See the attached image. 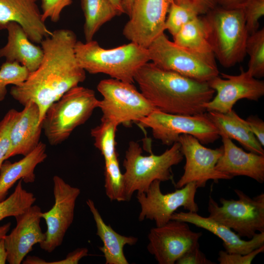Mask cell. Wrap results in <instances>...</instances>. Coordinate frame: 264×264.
<instances>
[{"mask_svg":"<svg viewBox=\"0 0 264 264\" xmlns=\"http://www.w3.org/2000/svg\"><path fill=\"white\" fill-rule=\"evenodd\" d=\"M134 80L149 102L161 111L176 114L205 113L203 105L215 91L207 82H199L147 63L136 73Z\"/></svg>","mask_w":264,"mask_h":264,"instance_id":"cell-2","label":"cell"},{"mask_svg":"<svg viewBox=\"0 0 264 264\" xmlns=\"http://www.w3.org/2000/svg\"><path fill=\"white\" fill-rule=\"evenodd\" d=\"M168 15L165 23V30H168L174 37L180 29L199 14L193 8L176 3L175 1L171 4Z\"/></svg>","mask_w":264,"mask_h":264,"instance_id":"cell-33","label":"cell"},{"mask_svg":"<svg viewBox=\"0 0 264 264\" xmlns=\"http://www.w3.org/2000/svg\"><path fill=\"white\" fill-rule=\"evenodd\" d=\"M205 14L202 18L215 58L226 68L243 61L249 34L242 8L216 7Z\"/></svg>","mask_w":264,"mask_h":264,"instance_id":"cell-4","label":"cell"},{"mask_svg":"<svg viewBox=\"0 0 264 264\" xmlns=\"http://www.w3.org/2000/svg\"><path fill=\"white\" fill-rule=\"evenodd\" d=\"M201 235V232L191 230L188 223L170 220L151 229L147 250L159 264H174L187 251L199 244Z\"/></svg>","mask_w":264,"mask_h":264,"instance_id":"cell-15","label":"cell"},{"mask_svg":"<svg viewBox=\"0 0 264 264\" xmlns=\"http://www.w3.org/2000/svg\"><path fill=\"white\" fill-rule=\"evenodd\" d=\"M42 213L39 206L33 205L15 217V227L3 237L9 264H20L35 244L45 239L40 226Z\"/></svg>","mask_w":264,"mask_h":264,"instance_id":"cell-17","label":"cell"},{"mask_svg":"<svg viewBox=\"0 0 264 264\" xmlns=\"http://www.w3.org/2000/svg\"><path fill=\"white\" fill-rule=\"evenodd\" d=\"M38 0H0V30L15 22L34 43L40 44L51 34L37 4Z\"/></svg>","mask_w":264,"mask_h":264,"instance_id":"cell-18","label":"cell"},{"mask_svg":"<svg viewBox=\"0 0 264 264\" xmlns=\"http://www.w3.org/2000/svg\"><path fill=\"white\" fill-rule=\"evenodd\" d=\"M208 83L216 92L215 97L203 105L206 111L226 113L232 110L242 99L258 101L264 95V82L254 77L247 70L241 68L240 74L221 73Z\"/></svg>","mask_w":264,"mask_h":264,"instance_id":"cell-16","label":"cell"},{"mask_svg":"<svg viewBox=\"0 0 264 264\" xmlns=\"http://www.w3.org/2000/svg\"><path fill=\"white\" fill-rule=\"evenodd\" d=\"M173 39L176 44L185 48L214 55L207 40L204 23L199 16L184 25L173 37Z\"/></svg>","mask_w":264,"mask_h":264,"instance_id":"cell-27","label":"cell"},{"mask_svg":"<svg viewBox=\"0 0 264 264\" xmlns=\"http://www.w3.org/2000/svg\"><path fill=\"white\" fill-rule=\"evenodd\" d=\"M137 124L151 129L154 137L171 146L181 134L191 135L201 144L212 143L220 138L217 129L207 113L196 115L168 113L155 110Z\"/></svg>","mask_w":264,"mask_h":264,"instance_id":"cell-10","label":"cell"},{"mask_svg":"<svg viewBox=\"0 0 264 264\" xmlns=\"http://www.w3.org/2000/svg\"><path fill=\"white\" fill-rule=\"evenodd\" d=\"M77 41L73 31L56 29L40 43L44 51L37 69L26 79L10 90L12 97L24 106L29 101L36 103L42 122L49 107L66 92L86 79V71L78 64L74 51Z\"/></svg>","mask_w":264,"mask_h":264,"instance_id":"cell-1","label":"cell"},{"mask_svg":"<svg viewBox=\"0 0 264 264\" xmlns=\"http://www.w3.org/2000/svg\"><path fill=\"white\" fill-rule=\"evenodd\" d=\"M18 111L10 110L0 121V169L10 147L9 133Z\"/></svg>","mask_w":264,"mask_h":264,"instance_id":"cell-35","label":"cell"},{"mask_svg":"<svg viewBox=\"0 0 264 264\" xmlns=\"http://www.w3.org/2000/svg\"><path fill=\"white\" fill-rule=\"evenodd\" d=\"M7 261V252L3 237L0 238V264H5Z\"/></svg>","mask_w":264,"mask_h":264,"instance_id":"cell-43","label":"cell"},{"mask_svg":"<svg viewBox=\"0 0 264 264\" xmlns=\"http://www.w3.org/2000/svg\"><path fill=\"white\" fill-rule=\"evenodd\" d=\"M222 155L216 169L229 175L245 176L263 183L264 181V155L246 152L235 145L232 139L221 137Z\"/></svg>","mask_w":264,"mask_h":264,"instance_id":"cell-21","label":"cell"},{"mask_svg":"<svg viewBox=\"0 0 264 264\" xmlns=\"http://www.w3.org/2000/svg\"><path fill=\"white\" fill-rule=\"evenodd\" d=\"M118 126L114 121L101 118L100 124L91 130V135L94 139V145L101 152L105 161L117 155L115 134Z\"/></svg>","mask_w":264,"mask_h":264,"instance_id":"cell-28","label":"cell"},{"mask_svg":"<svg viewBox=\"0 0 264 264\" xmlns=\"http://www.w3.org/2000/svg\"><path fill=\"white\" fill-rule=\"evenodd\" d=\"M41 1L42 14L45 22L50 19L53 22H58L62 11L72 3V0H38Z\"/></svg>","mask_w":264,"mask_h":264,"instance_id":"cell-36","label":"cell"},{"mask_svg":"<svg viewBox=\"0 0 264 264\" xmlns=\"http://www.w3.org/2000/svg\"><path fill=\"white\" fill-rule=\"evenodd\" d=\"M54 203L52 208L41 214L47 229L44 241L40 246L44 251L51 253L60 246L66 234L72 223L76 201L81 191L66 183L62 177L53 178Z\"/></svg>","mask_w":264,"mask_h":264,"instance_id":"cell-13","label":"cell"},{"mask_svg":"<svg viewBox=\"0 0 264 264\" xmlns=\"http://www.w3.org/2000/svg\"><path fill=\"white\" fill-rule=\"evenodd\" d=\"M248 0H216L221 7L225 8H242Z\"/></svg>","mask_w":264,"mask_h":264,"instance_id":"cell-42","label":"cell"},{"mask_svg":"<svg viewBox=\"0 0 264 264\" xmlns=\"http://www.w3.org/2000/svg\"><path fill=\"white\" fill-rule=\"evenodd\" d=\"M40 117L39 108L32 101L26 103L23 109L18 112L10 129V147L5 160L16 155L25 156L38 145L43 130Z\"/></svg>","mask_w":264,"mask_h":264,"instance_id":"cell-19","label":"cell"},{"mask_svg":"<svg viewBox=\"0 0 264 264\" xmlns=\"http://www.w3.org/2000/svg\"><path fill=\"white\" fill-rule=\"evenodd\" d=\"M242 8L250 35L259 29V20L264 15V0H248Z\"/></svg>","mask_w":264,"mask_h":264,"instance_id":"cell-34","label":"cell"},{"mask_svg":"<svg viewBox=\"0 0 264 264\" xmlns=\"http://www.w3.org/2000/svg\"><path fill=\"white\" fill-rule=\"evenodd\" d=\"M171 220L191 223L209 231L222 240L225 251L229 253L245 254L264 245V232L257 233L249 240H244L230 228L197 212H175Z\"/></svg>","mask_w":264,"mask_h":264,"instance_id":"cell-20","label":"cell"},{"mask_svg":"<svg viewBox=\"0 0 264 264\" xmlns=\"http://www.w3.org/2000/svg\"><path fill=\"white\" fill-rule=\"evenodd\" d=\"M176 264H214L208 259L205 255L200 250L198 244L187 251L180 257Z\"/></svg>","mask_w":264,"mask_h":264,"instance_id":"cell-38","label":"cell"},{"mask_svg":"<svg viewBox=\"0 0 264 264\" xmlns=\"http://www.w3.org/2000/svg\"><path fill=\"white\" fill-rule=\"evenodd\" d=\"M246 121L251 132L262 146H264V122L258 117L250 116Z\"/></svg>","mask_w":264,"mask_h":264,"instance_id":"cell-41","label":"cell"},{"mask_svg":"<svg viewBox=\"0 0 264 264\" xmlns=\"http://www.w3.org/2000/svg\"><path fill=\"white\" fill-rule=\"evenodd\" d=\"M99 100L94 90L77 86L51 104L42 121L43 130L49 143L55 146L67 139L98 108Z\"/></svg>","mask_w":264,"mask_h":264,"instance_id":"cell-6","label":"cell"},{"mask_svg":"<svg viewBox=\"0 0 264 264\" xmlns=\"http://www.w3.org/2000/svg\"><path fill=\"white\" fill-rule=\"evenodd\" d=\"M207 114L217 129L220 137L236 140L247 150L264 155L263 146L251 132L246 120L233 109L226 113L210 111Z\"/></svg>","mask_w":264,"mask_h":264,"instance_id":"cell-25","label":"cell"},{"mask_svg":"<svg viewBox=\"0 0 264 264\" xmlns=\"http://www.w3.org/2000/svg\"><path fill=\"white\" fill-rule=\"evenodd\" d=\"M11 225L10 222L0 226V238L4 237L8 232Z\"/></svg>","mask_w":264,"mask_h":264,"instance_id":"cell-46","label":"cell"},{"mask_svg":"<svg viewBox=\"0 0 264 264\" xmlns=\"http://www.w3.org/2000/svg\"><path fill=\"white\" fill-rule=\"evenodd\" d=\"M22 182V180H19L14 192L0 201V221L23 213L36 201L34 195L23 188Z\"/></svg>","mask_w":264,"mask_h":264,"instance_id":"cell-29","label":"cell"},{"mask_svg":"<svg viewBox=\"0 0 264 264\" xmlns=\"http://www.w3.org/2000/svg\"><path fill=\"white\" fill-rule=\"evenodd\" d=\"M161 181H154L146 192L137 193L136 198L141 210L138 220L154 221L160 226L171 220L172 215L182 207L189 212H197L198 207L195 201L198 189L194 182L189 183L173 192L163 194Z\"/></svg>","mask_w":264,"mask_h":264,"instance_id":"cell-11","label":"cell"},{"mask_svg":"<svg viewBox=\"0 0 264 264\" xmlns=\"http://www.w3.org/2000/svg\"><path fill=\"white\" fill-rule=\"evenodd\" d=\"M142 153V148L137 142H129L123 163L125 169L123 175L127 201H129L136 192H146L154 180L162 182L172 180V167L183 159L178 142L159 155L151 153L146 156Z\"/></svg>","mask_w":264,"mask_h":264,"instance_id":"cell-5","label":"cell"},{"mask_svg":"<svg viewBox=\"0 0 264 264\" xmlns=\"http://www.w3.org/2000/svg\"><path fill=\"white\" fill-rule=\"evenodd\" d=\"M97 88L103 96L98 107L102 112V118L118 125L137 123L156 110L133 83L110 78L100 81Z\"/></svg>","mask_w":264,"mask_h":264,"instance_id":"cell-9","label":"cell"},{"mask_svg":"<svg viewBox=\"0 0 264 264\" xmlns=\"http://www.w3.org/2000/svg\"><path fill=\"white\" fill-rule=\"evenodd\" d=\"M175 0H133L129 20L123 30L125 37L147 48L164 33L166 16Z\"/></svg>","mask_w":264,"mask_h":264,"instance_id":"cell-14","label":"cell"},{"mask_svg":"<svg viewBox=\"0 0 264 264\" xmlns=\"http://www.w3.org/2000/svg\"><path fill=\"white\" fill-rule=\"evenodd\" d=\"M74 51L79 65L85 71L105 74L130 83H134L137 70L150 61L148 49L133 42L106 49L96 41H77Z\"/></svg>","mask_w":264,"mask_h":264,"instance_id":"cell-3","label":"cell"},{"mask_svg":"<svg viewBox=\"0 0 264 264\" xmlns=\"http://www.w3.org/2000/svg\"><path fill=\"white\" fill-rule=\"evenodd\" d=\"M133 0H123V7L126 14L129 17L130 15Z\"/></svg>","mask_w":264,"mask_h":264,"instance_id":"cell-45","label":"cell"},{"mask_svg":"<svg viewBox=\"0 0 264 264\" xmlns=\"http://www.w3.org/2000/svg\"><path fill=\"white\" fill-rule=\"evenodd\" d=\"M6 29L7 42L0 48V58H5L7 62L18 63L25 67L29 73L35 71L43 58L42 47L35 44L16 22H10Z\"/></svg>","mask_w":264,"mask_h":264,"instance_id":"cell-22","label":"cell"},{"mask_svg":"<svg viewBox=\"0 0 264 264\" xmlns=\"http://www.w3.org/2000/svg\"><path fill=\"white\" fill-rule=\"evenodd\" d=\"M116 10H117L118 15H120L124 13L125 11L123 7V0H110Z\"/></svg>","mask_w":264,"mask_h":264,"instance_id":"cell-44","label":"cell"},{"mask_svg":"<svg viewBox=\"0 0 264 264\" xmlns=\"http://www.w3.org/2000/svg\"><path fill=\"white\" fill-rule=\"evenodd\" d=\"M85 17L84 34L86 42L93 40L100 27L118 13L110 0H81Z\"/></svg>","mask_w":264,"mask_h":264,"instance_id":"cell-26","label":"cell"},{"mask_svg":"<svg viewBox=\"0 0 264 264\" xmlns=\"http://www.w3.org/2000/svg\"><path fill=\"white\" fill-rule=\"evenodd\" d=\"M178 142L186 162L184 173L175 184L176 189L194 182L198 188L204 187L212 180L231 179L232 177L216 169V165L222 155V147L215 149L204 147L197 138L189 134H181Z\"/></svg>","mask_w":264,"mask_h":264,"instance_id":"cell-12","label":"cell"},{"mask_svg":"<svg viewBox=\"0 0 264 264\" xmlns=\"http://www.w3.org/2000/svg\"><path fill=\"white\" fill-rule=\"evenodd\" d=\"M150 61L157 67L202 82H209L220 72L213 55L199 53L176 44L164 33L147 48Z\"/></svg>","mask_w":264,"mask_h":264,"instance_id":"cell-7","label":"cell"},{"mask_svg":"<svg viewBox=\"0 0 264 264\" xmlns=\"http://www.w3.org/2000/svg\"><path fill=\"white\" fill-rule=\"evenodd\" d=\"M46 146L40 141L29 154L20 160L12 163L5 160L0 169V201L6 198L8 191L19 180L26 183L35 180V169L44 162L47 155Z\"/></svg>","mask_w":264,"mask_h":264,"instance_id":"cell-23","label":"cell"},{"mask_svg":"<svg viewBox=\"0 0 264 264\" xmlns=\"http://www.w3.org/2000/svg\"><path fill=\"white\" fill-rule=\"evenodd\" d=\"M86 203L95 222L96 235L103 242V246L99 248L104 254L105 264H128L124 253V247L126 245L135 244L138 238L123 236L117 233L110 225L105 222L92 199H88Z\"/></svg>","mask_w":264,"mask_h":264,"instance_id":"cell-24","label":"cell"},{"mask_svg":"<svg viewBox=\"0 0 264 264\" xmlns=\"http://www.w3.org/2000/svg\"><path fill=\"white\" fill-rule=\"evenodd\" d=\"M29 73L28 69L18 63H3L0 67V101L6 95L7 86L19 85L26 79Z\"/></svg>","mask_w":264,"mask_h":264,"instance_id":"cell-32","label":"cell"},{"mask_svg":"<svg viewBox=\"0 0 264 264\" xmlns=\"http://www.w3.org/2000/svg\"><path fill=\"white\" fill-rule=\"evenodd\" d=\"M264 251V245L247 254L229 253L221 250L218 261L220 264H251L254 258Z\"/></svg>","mask_w":264,"mask_h":264,"instance_id":"cell-37","label":"cell"},{"mask_svg":"<svg viewBox=\"0 0 264 264\" xmlns=\"http://www.w3.org/2000/svg\"><path fill=\"white\" fill-rule=\"evenodd\" d=\"M178 4L185 5L195 9L199 15L205 14L216 7V0H175Z\"/></svg>","mask_w":264,"mask_h":264,"instance_id":"cell-39","label":"cell"},{"mask_svg":"<svg viewBox=\"0 0 264 264\" xmlns=\"http://www.w3.org/2000/svg\"><path fill=\"white\" fill-rule=\"evenodd\" d=\"M246 54L249 57L247 71L258 79L264 76V29L249 35L246 44Z\"/></svg>","mask_w":264,"mask_h":264,"instance_id":"cell-31","label":"cell"},{"mask_svg":"<svg viewBox=\"0 0 264 264\" xmlns=\"http://www.w3.org/2000/svg\"><path fill=\"white\" fill-rule=\"evenodd\" d=\"M88 250L86 247L79 248L68 253L66 257L61 260L47 262L38 258L36 264H77L79 261L88 255Z\"/></svg>","mask_w":264,"mask_h":264,"instance_id":"cell-40","label":"cell"},{"mask_svg":"<svg viewBox=\"0 0 264 264\" xmlns=\"http://www.w3.org/2000/svg\"><path fill=\"white\" fill-rule=\"evenodd\" d=\"M104 187L107 196L111 201H127L123 174L119 167L117 155L105 161Z\"/></svg>","mask_w":264,"mask_h":264,"instance_id":"cell-30","label":"cell"},{"mask_svg":"<svg viewBox=\"0 0 264 264\" xmlns=\"http://www.w3.org/2000/svg\"><path fill=\"white\" fill-rule=\"evenodd\" d=\"M238 199H220L221 205L209 196L208 217L230 228L241 237L250 239L256 233L264 232V194L251 198L235 189Z\"/></svg>","mask_w":264,"mask_h":264,"instance_id":"cell-8","label":"cell"}]
</instances>
